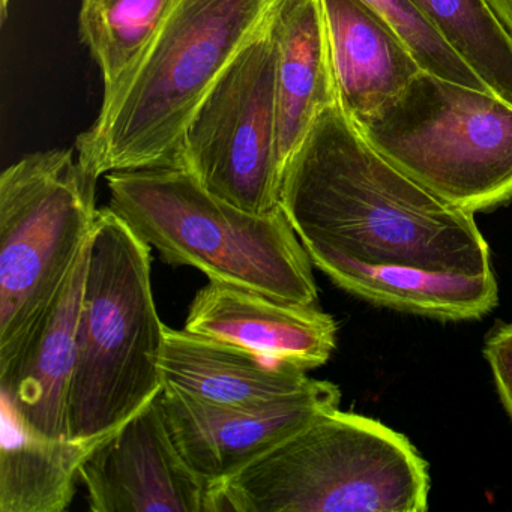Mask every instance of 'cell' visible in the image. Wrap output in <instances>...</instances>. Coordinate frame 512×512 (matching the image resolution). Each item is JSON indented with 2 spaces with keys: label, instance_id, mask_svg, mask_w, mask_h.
Masks as SVG:
<instances>
[{
  "label": "cell",
  "instance_id": "obj_3",
  "mask_svg": "<svg viewBox=\"0 0 512 512\" xmlns=\"http://www.w3.org/2000/svg\"><path fill=\"white\" fill-rule=\"evenodd\" d=\"M109 208L173 266L271 298L316 305L313 262L284 209L244 211L182 166L106 176Z\"/></svg>",
  "mask_w": 512,
  "mask_h": 512
},
{
  "label": "cell",
  "instance_id": "obj_22",
  "mask_svg": "<svg viewBox=\"0 0 512 512\" xmlns=\"http://www.w3.org/2000/svg\"><path fill=\"white\" fill-rule=\"evenodd\" d=\"M500 22L512 35V0H488Z\"/></svg>",
  "mask_w": 512,
  "mask_h": 512
},
{
  "label": "cell",
  "instance_id": "obj_11",
  "mask_svg": "<svg viewBox=\"0 0 512 512\" xmlns=\"http://www.w3.org/2000/svg\"><path fill=\"white\" fill-rule=\"evenodd\" d=\"M184 329L305 371L325 365L337 346V323L317 304L284 302L218 281L197 292Z\"/></svg>",
  "mask_w": 512,
  "mask_h": 512
},
{
  "label": "cell",
  "instance_id": "obj_4",
  "mask_svg": "<svg viewBox=\"0 0 512 512\" xmlns=\"http://www.w3.org/2000/svg\"><path fill=\"white\" fill-rule=\"evenodd\" d=\"M151 245L112 209H98L68 401L73 439L115 433L163 391L166 326L151 283Z\"/></svg>",
  "mask_w": 512,
  "mask_h": 512
},
{
  "label": "cell",
  "instance_id": "obj_7",
  "mask_svg": "<svg viewBox=\"0 0 512 512\" xmlns=\"http://www.w3.org/2000/svg\"><path fill=\"white\" fill-rule=\"evenodd\" d=\"M386 160L464 211L512 199V104L421 71L356 125Z\"/></svg>",
  "mask_w": 512,
  "mask_h": 512
},
{
  "label": "cell",
  "instance_id": "obj_9",
  "mask_svg": "<svg viewBox=\"0 0 512 512\" xmlns=\"http://www.w3.org/2000/svg\"><path fill=\"white\" fill-rule=\"evenodd\" d=\"M340 388L314 380L301 394L274 403L227 407L163 388L167 428L188 466L211 485L235 476L254 461L338 409Z\"/></svg>",
  "mask_w": 512,
  "mask_h": 512
},
{
  "label": "cell",
  "instance_id": "obj_21",
  "mask_svg": "<svg viewBox=\"0 0 512 512\" xmlns=\"http://www.w3.org/2000/svg\"><path fill=\"white\" fill-rule=\"evenodd\" d=\"M484 355L490 364L500 400L512 418V323L491 332L485 343Z\"/></svg>",
  "mask_w": 512,
  "mask_h": 512
},
{
  "label": "cell",
  "instance_id": "obj_1",
  "mask_svg": "<svg viewBox=\"0 0 512 512\" xmlns=\"http://www.w3.org/2000/svg\"><path fill=\"white\" fill-rule=\"evenodd\" d=\"M281 208L313 265L350 259L446 274L493 272L472 212L386 160L340 101L320 113L287 160Z\"/></svg>",
  "mask_w": 512,
  "mask_h": 512
},
{
  "label": "cell",
  "instance_id": "obj_16",
  "mask_svg": "<svg viewBox=\"0 0 512 512\" xmlns=\"http://www.w3.org/2000/svg\"><path fill=\"white\" fill-rule=\"evenodd\" d=\"M314 266L365 301L433 319H481L499 301L493 272L446 274L350 259H323Z\"/></svg>",
  "mask_w": 512,
  "mask_h": 512
},
{
  "label": "cell",
  "instance_id": "obj_13",
  "mask_svg": "<svg viewBox=\"0 0 512 512\" xmlns=\"http://www.w3.org/2000/svg\"><path fill=\"white\" fill-rule=\"evenodd\" d=\"M89 245L91 239L44 322L16 359L0 370V395L13 404L29 427L56 439L70 437L68 401L76 365Z\"/></svg>",
  "mask_w": 512,
  "mask_h": 512
},
{
  "label": "cell",
  "instance_id": "obj_14",
  "mask_svg": "<svg viewBox=\"0 0 512 512\" xmlns=\"http://www.w3.org/2000/svg\"><path fill=\"white\" fill-rule=\"evenodd\" d=\"M322 5L340 104L359 125L424 70L400 35L362 0Z\"/></svg>",
  "mask_w": 512,
  "mask_h": 512
},
{
  "label": "cell",
  "instance_id": "obj_8",
  "mask_svg": "<svg viewBox=\"0 0 512 512\" xmlns=\"http://www.w3.org/2000/svg\"><path fill=\"white\" fill-rule=\"evenodd\" d=\"M275 62L271 20L203 98L182 142L181 166L215 196L254 214L281 206Z\"/></svg>",
  "mask_w": 512,
  "mask_h": 512
},
{
  "label": "cell",
  "instance_id": "obj_10",
  "mask_svg": "<svg viewBox=\"0 0 512 512\" xmlns=\"http://www.w3.org/2000/svg\"><path fill=\"white\" fill-rule=\"evenodd\" d=\"M94 512H212L211 488L176 448L161 394L83 461Z\"/></svg>",
  "mask_w": 512,
  "mask_h": 512
},
{
  "label": "cell",
  "instance_id": "obj_15",
  "mask_svg": "<svg viewBox=\"0 0 512 512\" xmlns=\"http://www.w3.org/2000/svg\"><path fill=\"white\" fill-rule=\"evenodd\" d=\"M281 166L320 113L340 101L322 0H281L272 19Z\"/></svg>",
  "mask_w": 512,
  "mask_h": 512
},
{
  "label": "cell",
  "instance_id": "obj_5",
  "mask_svg": "<svg viewBox=\"0 0 512 512\" xmlns=\"http://www.w3.org/2000/svg\"><path fill=\"white\" fill-rule=\"evenodd\" d=\"M428 464L404 434L332 409L227 481L212 512H424Z\"/></svg>",
  "mask_w": 512,
  "mask_h": 512
},
{
  "label": "cell",
  "instance_id": "obj_12",
  "mask_svg": "<svg viewBox=\"0 0 512 512\" xmlns=\"http://www.w3.org/2000/svg\"><path fill=\"white\" fill-rule=\"evenodd\" d=\"M160 368L163 388L227 407L274 403L301 394L314 382L289 362L167 326Z\"/></svg>",
  "mask_w": 512,
  "mask_h": 512
},
{
  "label": "cell",
  "instance_id": "obj_18",
  "mask_svg": "<svg viewBox=\"0 0 512 512\" xmlns=\"http://www.w3.org/2000/svg\"><path fill=\"white\" fill-rule=\"evenodd\" d=\"M497 97L512 104V35L488 0H407Z\"/></svg>",
  "mask_w": 512,
  "mask_h": 512
},
{
  "label": "cell",
  "instance_id": "obj_17",
  "mask_svg": "<svg viewBox=\"0 0 512 512\" xmlns=\"http://www.w3.org/2000/svg\"><path fill=\"white\" fill-rule=\"evenodd\" d=\"M0 406V512L65 511L76 496L83 461L107 436H44L20 418L7 398Z\"/></svg>",
  "mask_w": 512,
  "mask_h": 512
},
{
  "label": "cell",
  "instance_id": "obj_2",
  "mask_svg": "<svg viewBox=\"0 0 512 512\" xmlns=\"http://www.w3.org/2000/svg\"><path fill=\"white\" fill-rule=\"evenodd\" d=\"M281 0H176L136 67L103 94L76 140L83 169L181 166L191 116L239 53L271 23Z\"/></svg>",
  "mask_w": 512,
  "mask_h": 512
},
{
  "label": "cell",
  "instance_id": "obj_20",
  "mask_svg": "<svg viewBox=\"0 0 512 512\" xmlns=\"http://www.w3.org/2000/svg\"><path fill=\"white\" fill-rule=\"evenodd\" d=\"M379 14L412 50L422 70L458 85L490 91L485 83L461 61L430 25L410 7L407 0H362ZM491 92V91H490Z\"/></svg>",
  "mask_w": 512,
  "mask_h": 512
},
{
  "label": "cell",
  "instance_id": "obj_19",
  "mask_svg": "<svg viewBox=\"0 0 512 512\" xmlns=\"http://www.w3.org/2000/svg\"><path fill=\"white\" fill-rule=\"evenodd\" d=\"M176 0H80L79 35L103 77L115 89L136 67Z\"/></svg>",
  "mask_w": 512,
  "mask_h": 512
},
{
  "label": "cell",
  "instance_id": "obj_6",
  "mask_svg": "<svg viewBox=\"0 0 512 512\" xmlns=\"http://www.w3.org/2000/svg\"><path fill=\"white\" fill-rule=\"evenodd\" d=\"M76 149L25 155L0 176V370L44 322L97 223Z\"/></svg>",
  "mask_w": 512,
  "mask_h": 512
}]
</instances>
